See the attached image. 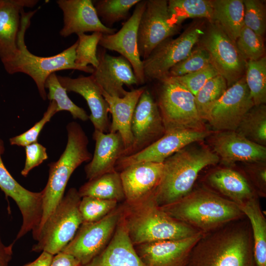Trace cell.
<instances>
[{"mask_svg": "<svg viewBox=\"0 0 266 266\" xmlns=\"http://www.w3.org/2000/svg\"><path fill=\"white\" fill-rule=\"evenodd\" d=\"M93 138L96 142L94 155L84 168L88 180L116 171V163L125 150L123 140L118 132L105 133L95 130Z\"/></svg>", "mask_w": 266, "mask_h": 266, "instance_id": "obj_26", "label": "cell"}, {"mask_svg": "<svg viewBox=\"0 0 266 266\" xmlns=\"http://www.w3.org/2000/svg\"><path fill=\"white\" fill-rule=\"evenodd\" d=\"M197 45L194 47L187 57L170 69L166 78L189 74L210 64V58L207 51L198 43Z\"/></svg>", "mask_w": 266, "mask_h": 266, "instance_id": "obj_41", "label": "cell"}, {"mask_svg": "<svg viewBox=\"0 0 266 266\" xmlns=\"http://www.w3.org/2000/svg\"><path fill=\"white\" fill-rule=\"evenodd\" d=\"M235 43L240 55L247 62L256 61L265 56L263 37L244 26Z\"/></svg>", "mask_w": 266, "mask_h": 266, "instance_id": "obj_39", "label": "cell"}, {"mask_svg": "<svg viewBox=\"0 0 266 266\" xmlns=\"http://www.w3.org/2000/svg\"><path fill=\"white\" fill-rule=\"evenodd\" d=\"M248 219L253 240L254 258L256 266H266V220L258 197L238 206Z\"/></svg>", "mask_w": 266, "mask_h": 266, "instance_id": "obj_30", "label": "cell"}, {"mask_svg": "<svg viewBox=\"0 0 266 266\" xmlns=\"http://www.w3.org/2000/svg\"><path fill=\"white\" fill-rule=\"evenodd\" d=\"M157 102L166 133L176 130H206L195 96L170 77L162 80Z\"/></svg>", "mask_w": 266, "mask_h": 266, "instance_id": "obj_8", "label": "cell"}, {"mask_svg": "<svg viewBox=\"0 0 266 266\" xmlns=\"http://www.w3.org/2000/svg\"><path fill=\"white\" fill-rule=\"evenodd\" d=\"M67 141L58 161L49 164L48 181L42 193V216L34 238L46 219L64 196L67 182L75 169L84 162L90 161L92 154L88 150V139L81 126L76 122L66 126Z\"/></svg>", "mask_w": 266, "mask_h": 266, "instance_id": "obj_6", "label": "cell"}, {"mask_svg": "<svg viewBox=\"0 0 266 266\" xmlns=\"http://www.w3.org/2000/svg\"><path fill=\"white\" fill-rule=\"evenodd\" d=\"M153 194L136 202L123 204V218L134 246L183 239L200 232L167 214L157 204Z\"/></svg>", "mask_w": 266, "mask_h": 266, "instance_id": "obj_4", "label": "cell"}, {"mask_svg": "<svg viewBox=\"0 0 266 266\" xmlns=\"http://www.w3.org/2000/svg\"><path fill=\"white\" fill-rule=\"evenodd\" d=\"M245 79L254 105L266 102V58L247 62Z\"/></svg>", "mask_w": 266, "mask_h": 266, "instance_id": "obj_34", "label": "cell"}, {"mask_svg": "<svg viewBox=\"0 0 266 266\" xmlns=\"http://www.w3.org/2000/svg\"><path fill=\"white\" fill-rule=\"evenodd\" d=\"M204 181L205 186L238 206L258 197L246 174L228 166L211 170Z\"/></svg>", "mask_w": 266, "mask_h": 266, "instance_id": "obj_24", "label": "cell"}, {"mask_svg": "<svg viewBox=\"0 0 266 266\" xmlns=\"http://www.w3.org/2000/svg\"><path fill=\"white\" fill-rule=\"evenodd\" d=\"M244 26L263 36L266 31V11L263 1L243 0Z\"/></svg>", "mask_w": 266, "mask_h": 266, "instance_id": "obj_42", "label": "cell"}, {"mask_svg": "<svg viewBox=\"0 0 266 266\" xmlns=\"http://www.w3.org/2000/svg\"><path fill=\"white\" fill-rule=\"evenodd\" d=\"M160 207L170 217L203 233L245 216L237 205L206 186L193 189L180 200Z\"/></svg>", "mask_w": 266, "mask_h": 266, "instance_id": "obj_3", "label": "cell"}, {"mask_svg": "<svg viewBox=\"0 0 266 266\" xmlns=\"http://www.w3.org/2000/svg\"><path fill=\"white\" fill-rule=\"evenodd\" d=\"M246 175L255 188L258 196L266 195V162L245 163Z\"/></svg>", "mask_w": 266, "mask_h": 266, "instance_id": "obj_45", "label": "cell"}, {"mask_svg": "<svg viewBox=\"0 0 266 266\" xmlns=\"http://www.w3.org/2000/svg\"><path fill=\"white\" fill-rule=\"evenodd\" d=\"M53 256L47 252H42L40 256L34 261L23 266H49Z\"/></svg>", "mask_w": 266, "mask_h": 266, "instance_id": "obj_49", "label": "cell"}, {"mask_svg": "<svg viewBox=\"0 0 266 266\" xmlns=\"http://www.w3.org/2000/svg\"><path fill=\"white\" fill-rule=\"evenodd\" d=\"M179 30V27L170 21L167 0H146L138 29V50L142 60L162 41L176 34Z\"/></svg>", "mask_w": 266, "mask_h": 266, "instance_id": "obj_14", "label": "cell"}, {"mask_svg": "<svg viewBox=\"0 0 266 266\" xmlns=\"http://www.w3.org/2000/svg\"><path fill=\"white\" fill-rule=\"evenodd\" d=\"M140 0H99L93 2L97 14L105 26L126 19L130 9Z\"/></svg>", "mask_w": 266, "mask_h": 266, "instance_id": "obj_37", "label": "cell"}, {"mask_svg": "<svg viewBox=\"0 0 266 266\" xmlns=\"http://www.w3.org/2000/svg\"><path fill=\"white\" fill-rule=\"evenodd\" d=\"M57 77L67 92L77 93L86 100L91 111L89 119L95 130L109 133L110 125L108 116L109 105L93 76L81 75L75 78L61 75Z\"/></svg>", "mask_w": 266, "mask_h": 266, "instance_id": "obj_23", "label": "cell"}, {"mask_svg": "<svg viewBox=\"0 0 266 266\" xmlns=\"http://www.w3.org/2000/svg\"><path fill=\"white\" fill-rule=\"evenodd\" d=\"M167 7L171 22L179 27L189 18H203L212 21L211 0H167Z\"/></svg>", "mask_w": 266, "mask_h": 266, "instance_id": "obj_32", "label": "cell"}, {"mask_svg": "<svg viewBox=\"0 0 266 266\" xmlns=\"http://www.w3.org/2000/svg\"><path fill=\"white\" fill-rule=\"evenodd\" d=\"M198 44L208 53L210 64L226 80L228 88L245 75L247 62L233 42L214 21H208Z\"/></svg>", "mask_w": 266, "mask_h": 266, "instance_id": "obj_10", "label": "cell"}, {"mask_svg": "<svg viewBox=\"0 0 266 266\" xmlns=\"http://www.w3.org/2000/svg\"><path fill=\"white\" fill-rule=\"evenodd\" d=\"M209 136L212 150L226 166L236 162L266 161V147L253 142L235 131L213 132Z\"/></svg>", "mask_w": 266, "mask_h": 266, "instance_id": "obj_18", "label": "cell"}, {"mask_svg": "<svg viewBox=\"0 0 266 266\" xmlns=\"http://www.w3.org/2000/svg\"><path fill=\"white\" fill-rule=\"evenodd\" d=\"M146 0H140L133 13L117 33L102 34L99 45L104 49L116 51L131 64L139 84L145 82L142 60L138 46V29Z\"/></svg>", "mask_w": 266, "mask_h": 266, "instance_id": "obj_17", "label": "cell"}, {"mask_svg": "<svg viewBox=\"0 0 266 266\" xmlns=\"http://www.w3.org/2000/svg\"><path fill=\"white\" fill-rule=\"evenodd\" d=\"M219 74L211 64L195 72L175 77H170L185 87L194 96L210 79Z\"/></svg>", "mask_w": 266, "mask_h": 266, "instance_id": "obj_43", "label": "cell"}, {"mask_svg": "<svg viewBox=\"0 0 266 266\" xmlns=\"http://www.w3.org/2000/svg\"><path fill=\"white\" fill-rule=\"evenodd\" d=\"M26 161L21 175L26 177L30 171L46 160L48 155L46 148L42 144L36 142L25 147Z\"/></svg>", "mask_w": 266, "mask_h": 266, "instance_id": "obj_46", "label": "cell"}, {"mask_svg": "<svg viewBox=\"0 0 266 266\" xmlns=\"http://www.w3.org/2000/svg\"><path fill=\"white\" fill-rule=\"evenodd\" d=\"M63 13L64 25L60 34L66 37L88 32L103 34L116 33V29L108 28L101 22L91 0H58L56 1Z\"/></svg>", "mask_w": 266, "mask_h": 266, "instance_id": "obj_21", "label": "cell"}, {"mask_svg": "<svg viewBox=\"0 0 266 266\" xmlns=\"http://www.w3.org/2000/svg\"><path fill=\"white\" fill-rule=\"evenodd\" d=\"M4 148L3 142L0 139V189L15 201L22 217L17 240L30 231L33 233L38 228L42 216V193L29 191L15 180L2 162L1 155Z\"/></svg>", "mask_w": 266, "mask_h": 266, "instance_id": "obj_15", "label": "cell"}, {"mask_svg": "<svg viewBox=\"0 0 266 266\" xmlns=\"http://www.w3.org/2000/svg\"><path fill=\"white\" fill-rule=\"evenodd\" d=\"M123 204L117 206L102 219L82 223L71 240L61 251L74 256L84 265L108 244L122 217Z\"/></svg>", "mask_w": 266, "mask_h": 266, "instance_id": "obj_11", "label": "cell"}, {"mask_svg": "<svg viewBox=\"0 0 266 266\" xmlns=\"http://www.w3.org/2000/svg\"><path fill=\"white\" fill-rule=\"evenodd\" d=\"M37 2L36 0H0V59L1 62L12 58L18 50L17 41L24 8L32 7Z\"/></svg>", "mask_w": 266, "mask_h": 266, "instance_id": "obj_27", "label": "cell"}, {"mask_svg": "<svg viewBox=\"0 0 266 266\" xmlns=\"http://www.w3.org/2000/svg\"><path fill=\"white\" fill-rule=\"evenodd\" d=\"M80 266H147L137 255L122 217L106 246Z\"/></svg>", "mask_w": 266, "mask_h": 266, "instance_id": "obj_25", "label": "cell"}, {"mask_svg": "<svg viewBox=\"0 0 266 266\" xmlns=\"http://www.w3.org/2000/svg\"><path fill=\"white\" fill-rule=\"evenodd\" d=\"M203 33L202 26L194 24L176 38L169 37L160 43L142 60L145 80L166 78L170 69L188 56Z\"/></svg>", "mask_w": 266, "mask_h": 266, "instance_id": "obj_9", "label": "cell"}, {"mask_svg": "<svg viewBox=\"0 0 266 266\" xmlns=\"http://www.w3.org/2000/svg\"><path fill=\"white\" fill-rule=\"evenodd\" d=\"M102 34L100 32H93L91 34L85 33L77 34L78 38L75 50L76 65L82 67L91 65L94 68L98 66L97 47Z\"/></svg>", "mask_w": 266, "mask_h": 266, "instance_id": "obj_38", "label": "cell"}, {"mask_svg": "<svg viewBox=\"0 0 266 266\" xmlns=\"http://www.w3.org/2000/svg\"><path fill=\"white\" fill-rule=\"evenodd\" d=\"M254 106L244 75L228 88L210 109L205 121L213 132L235 131L244 115Z\"/></svg>", "mask_w": 266, "mask_h": 266, "instance_id": "obj_12", "label": "cell"}, {"mask_svg": "<svg viewBox=\"0 0 266 266\" xmlns=\"http://www.w3.org/2000/svg\"><path fill=\"white\" fill-rule=\"evenodd\" d=\"M185 266H256L247 218L204 233L193 248Z\"/></svg>", "mask_w": 266, "mask_h": 266, "instance_id": "obj_1", "label": "cell"}, {"mask_svg": "<svg viewBox=\"0 0 266 266\" xmlns=\"http://www.w3.org/2000/svg\"><path fill=\"white\" fill-rule=\"evenodd\" d=\"M57 75L55 72L51 74L46 79L44 84L45 88L48 90L47 98L50 101L54 100L56 103V112L67 111L74 119H78L83 121H87L89 115L87 112L69 98L67 91L60 84Z\"/></svg>", "mask_w": 266, "mask_h": 266, "instance_id": "obj_35", "label": "cell"}, {"mask_svg": "<svg viewBox=\"0 0 266 266\" xmlns=\"http://www.w3.org/2000/svg\"><path fill=\"white\" fill-rule=\"evenodd\" d=\"M236 132L261 145H266V105H254L244 115Z\"/></svg>", "mask_w": 266, "mask_h": 266, "instance_id": "obj_33", "label": "cell"}, {"mask_svg": "<svg viewBox=\"0 0 266 266\" xmlns=\"http://www.w3.org/2000/svg\"><path fill=\"white\" fill-rule=\"evenodd\" d=\"M81 199L75 188L67 191L34 237L37 242L32 251L55 255L64 249L83 223L79 209Z\"/></svg>", "mask_w": 266, "mask_h": 266, "instance_id": "obj_7", "label": "cell"}, {"mask_svg": "<svg viewBox=\"0 0 266 266\" xmlns=\"http://www.w3.org/2000/svg\"><path fill=\"white\" fill-rule=\"evenodd\" d=\"M200 142L185 147L164 162L162 178L153 194L159 206L172 203L187 195L201 171L219 162L217 155Z\"/></svg>", "mask_w": 266, "mask_h": 266, "instance_id": "obj_2", "label": "cell"}, {"mask_svg": "<svg viewBox=\"0 0 266 266\" xmlns=\"http://www.w3.org/2000/svg\"><path fill=\"white\" fill-rule=\"evenodd\" d=\"M57 104L55 101H50L46 111L42 118L26 132L9 139L10 144L25 147L37 142L39 134L45 124L49 122L52 117L57 113Z\"/></svg>", "mask_w": 266, "mask_h": 266, "instance_id": "obj_44", "label": "cell"}, {"mask_svg": "<svg viewBox=\"0 0 266 266\" xmlns=\"http://www.w3.org/2000/svg\"><path fill=\"white\" fill-rule=\"evenodd\" d=\"M98 66L91 75L99 87L112 97H123L128 91L124 85H139L130 63L122 56L109 55L100 49Z\"/></svg>", "mask_w": 266, "mask_h": 266, "instance_id": "obj_19", "label": "cell"}, {"mask_svg": "<svg viewBox=\"0 0 266 266\" xmlns=\"http://www.w3.org/2000/svg\"><path fill=\"white\" fill-rule=\"evenodd\" d=\"M13 243L6 246L0 237V266H8L13 254Z\"/></svg>", "mask_w": 266, "mask_h": 266, "instance_id": "obj_48", "label": "cell"}, {"mask_svg": "<svg viewBox=\"0 0 266 266\" xmlns=\"http://www.w3.org/2000/svg\"><path fill=\"white\" fill-rule=\"evenodd\" d=\"M212 21L216 22L234 42L244 27L243 0H211Z\"/></svg>", "mask_w": 266, "mask_h": 266, "instance_id": "obj_29", "label": "cell"}, {"mask_svg": "<svg viewBox=\"0 0 266 266\" xmlns=\"http://www.w3.org/2000/svg\"><path fill=\"white\" fill-rule=\"evenodd\" d=\"M34 14L33 11L22 14L21 27L17 41L18 50L14 56L2 63L9 74L21 72L30 76L35 82L41 98L45 100L47 99V94L44 84L51 74L66 69L79 70L92 74L94 68L90 66L82 67L76 64L75 50L77 40L62 52L52 56L40 57L31 53L26 46L24 37L26 31L30 25V19Z\"/></svg>", "mask_w": 266, "mask_h": 266, "instance_id": "obj_5", "label": "cell"}, {"mask_svg": "<svg viewBox=\"0 0 266 266\" xmlns=\"http://www.w3.org/2000/svg\"><path fill=\"white\" fill-rule=\"evenodd\" d=\"M212 131L176 130L166 132L160 138L138 153L120 158L115 169L121 171L127 166L141 162L163 163L169 157L185 147L201 142Z\"/></svg>", "mask_w": 266, "mask_h": 266, "instance_id": "obj_13", "label": "cell"}, {"mask_svg": "<svg viewBox=\"0 0 266 266\" xmlns=\"http://www.w3.org/2000/svg\"><path fill=\"white\" fill-rule=\"evenodd\" d=\"M228 89L227 82L220 75L209 80L195 96L196 107L200 118L206 121L214 104Z\"/></svg>", "mask_w": 266, "mask_h": 266, "instance_id": "obj_36", "label": "cell"}, {"mask_svg": "<svg viewBox=\"0 0 266 266\" xmlns=\"http://www.w3.org/2000/svg\"><path fill=\"white\" fill-rule=\"evenodd\" d=\"M131 132L133 144L123 157L138 153L166 133L157 103L146 88L142 93L134 110Z\"/></svg>", "mask_w": 266, "mask_h": 266, "instance_id": "obj_16", "label": "cell"}, {"mask_svg": "<svg viewBox=\"0 0 266 266\" xmlns=\"http://www.w3.org/2000/svg\"><path fill=\"white\" fill-rule=\"evenodd\" d=\"M145 88L143 86L128 91L123 97L111 96L100 88L109 105V112L112 116L109 133L118 132L121 135L125 145L123 156L132 145L133 138L131 125L133 116L138 101Z\"/></svg>", "mask_w": 266, "mask_h": 266, "instance_id": "obj_28", "label": "cell"}, {"mask_svg": "<svg viewBox=\"0 0 266 266\" xmlns=\"http://www.w3.org/2000/svg\"><path fill=\"white\" fill-rule=\"evenodd\" d=\"M78 191L81 198L92 197L117 202L125 200L120 172L117 170L88 180Z\"/></svg>", "mask_w": 266, "mask_h": 266, "instance_id": "obj_31", "label": "cell"}, {"mask_svg": "<svg viewBox=\"0 0 266 266\" xmlns=\"http://www.w3.org/2000/svg\"><path fill=\"white\" fill-rule=\"evenodd\" d=\"M204 233L189 237L135 245V251L147 266H185L190 253Z\"/></svg>", "mask_w": 266, "mask_h": 266, "instance_id": "obj_20", "label": "cell"}, {"mask_svg": "<svg viewBox=\"0 0 266 266\" xmlns=\"http://www.w3.org/2000/svg\"><path fill=\"white\" fill-rule=\"evenodd\" d=\"M163 163L141 162L120 172L125 202L133 203L152 194L162 178Z\"/></svg>", "mask_w": 266, "mask_h": 266, "instance_id": "obj_22", "label": "cell"}, {"mask_svg": "<svg viewBox=\"0 0 266 266\" xmlns=\"http://www.w3.org/2000/svg\"><path fill=\"white\" fill-rule=\"evenodd\" d=\"M80 262L72 255L61 251L53 256L49 266H80Z\"/></svg>", "mask_w": 266, "mask_h": 266, "instance_id": "obj_47", "label": "cell"}, {"mask_svg": "<svg viewBox=\"0 0 266 266\" xmlns=\"http://www.w3.org/2000/svg\"><path fill=\"white\" fill-rule=\"evenodd\" d=\"M118 202L92 197L81 198L79 209L83 223L98 221L109 214L117 206Z\"/></svg>", "mask_w": 266, "mask_h": 266, "instance_id": "obj_40", "label": "cell"}]
</instances>
